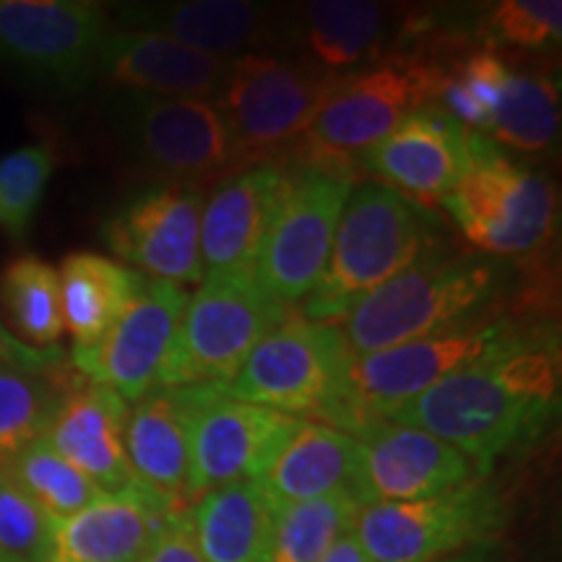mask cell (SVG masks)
<instances>
[{
  "label": "cell",
  "instance_id": "obj_1",
  "mask_svg": "<svg viewBox=\"0 0 562 562\" xmlns=\"http://www.w3.org/2000/svg\"><path fill=\"white\" fill-rule=\"evenodd\" d=\"M558 398L560 347L544 331L524 347L442 378L389 419L446 440L472 461L476 476H487L501 456L547 430Z\"/></svg>",
  "mask_w": 562,
  "mask_h": 562
},
{
  "label": "cell",
  "instance_id": "obj_2",
  "mask_svg": "<svg viewBox=\"0 0 562 562\" xmlns=\"http://www.w3.org/2000/svg\"><path fill=\"white\" fill-rule=\"evenodd\" d=\"M505 281V266L490 256L451 252L438 245L357 302L336 328L351 355L427 339L480 321Z\"/></svg>",
  "mask_w": 562,
  "mask_h": 562
},
{
  "label": "cell",
  "instance_id": "obj_3",
  "mask_svg": "<svg viewBox=\"0 0 562 562\" xmlns=\"http://www.w3.org/2000/svg\"><path fill=\"white\" fill-rule=\"evenodd\" d=\"M438 245V222L427 206L383 182H357L336 224L323 279L300 313L307 321L339 326L357 302Z\"/></svg>",
  "mask_w": 562,
  "mask_h": 562
},
{
  "label": "cell",
  "instance_id": "obj_4",
  "mask_svg": "<svg viewBox=\"0 0 562 562\" xmlns=\"http://www.w3.org/2000/svg\"><path fill=\"white\" fill-rule=\"evenodd\" d=\"M448 70L419 53H389L341 76L292 154L300 170L357 180V159L412 115L435 104Z\"/></svg>",
  "mask_w": 562,
  "mask_h": 562
},
{
  "label": "cell",
  "instance_id": "obj_5",
  "mask_svg": "<svg viewBox=\"0 0 562 562\" xmlns=\"http://www.w3.org/2000/svg\"><path fill=\"white\" fill-rule=\"evenodd\" d=\"M349 362L351 351L339 328L307 321L297 307H290L284 321L258 341L240 372L220 391L355 435Z\"/></svg>",
  "mask_w": 562,
  "mask_h": 562
},
{
  "label": "cell",
  "instance_id": "obj_6",
  "mask_svg": "<svg viewBox=\"0 0 562 562\" xmlns=\"http://www.w3.org/2000/svg\"><path fill=\"white\" fill-rule=\"evenodd\" d=\"M286 313L290 307L273 302L252 271L203 277L199 292L186 302L157 385L224 389Z\"/></svg>",
  "mask_w": 562,
  "mask_h": 562
},
{
  "label": "cell",
  "instance_id": "obj_7",
  "mask_svg": "<svg viewBox=\"0 0 562 562\" xmlns=\"http://www.w3.org/2000/svg\"><path fill=\"white\" fill-rule=\"evenodd\" d=\"M339 81L341 76L307 58L269 53L235 58L216 108L227 123L237 170L271 165V157L292 154Z\"/></svg>",
  "mask_w": 562,
  "mask_h": 562
},
{
  "label": "cell",
  "instance_id": "obj_8",
  "mask_svg": "<svg viewBox=\"0 0 562 562\" xmlns=\"http://www.w3.org/2000/svg\"><path fill=\"white\" fill-rule=\"evenodd\" d=\"M440 206L476 250L495 258L542 250L558 214L552 182L505 157L480 131H472L467 170Z\"/></svg>",
  "mask_w": 562,
  "mask_h": 562
},
{
  "label": "cell",
  "instance_id": "obj_9",
  "mask_svg": "<svg viewBox=\"0 0 562 562\" xmlns=\"http://www.w3.org/2000/svg\"><path fill=\"white\" fill-rule=\"evenodd\" d=\"M539 334L544 331L513 321H472L427 339L370 355H351L347 381L357 430L372 419L393 417L442 378L487 357L524 347Z\"/></svg>",
  "mask_w": 562,
  "mask_h": 562
},
{
  "label": "cell",
  "instance_id": "obj_10",
  "mask_svg": "<svg viewBox=\"0 0 562 562\" xmlns=\"http://www.w3.org/2000/svg\"><path fill=\"white\" fill-rule=\"evenodd\" d=\"M505 524V495L484 476H474L419 501L360 508L351 537L372 562H438L492 544Z\"/></svg>",
  "mask_w": 562,
  "mask_h": 562
},
{
  "label": "cell",
  "instance_id": "obj_11",
  "mask_svg": "<svg viewBox=\"0 0 562 562\" xmlns=\"http://www.w3.org/2000/svg\"><path fill=\"white\" fill-rule=\"evenodd\" d=\"M351 188V180L318 170L290 175V188L252 263V277L273 302L294 307L318 286Z\"/></svg>",
  "mask_w": 562,
  "mask_h": 562
},
{
  "label": "cell",
  "instance_id": "obj_12",
  "mask_svg": "<svg viewBox=\"0 0 562 562\" xmlns=\"http://www.w3.org/2000/svg\"><path fill=\"white\" fill-rule=\"evenodd\" d=\"M108 32V13L89 0H0V63L42 87H87Z\"/></svg>",
  "mask_w": 562,
  "mask_h": 562
},
{
  "label": "cell",
  "instance_id": "obj_13",
  "mask_svg": "<svg viewBox=\"0 0 562 562\" xmlns=\"http://www.w3.org/2000/svg\"><path fill=\"white\" fill-rule=\"evenodd\" d=\"M186 393L191 501L227 484L261 480L300 425V417L240 402L211 385Z\"/></svg>",
  "mask_w": 562,
  "mask_h": 562
},
{
  "label": "cell",
  "instance_id": "obj_14",
  "mask_svg": "<svg viewBox=\"0 0 562 562\" xmlns=\"http://www.w3.org/2000/svg\"><path fill=\"white\" fill-rule=\"evenodd\" d=\"M203 201V188L172 182L140 191L104 222V243L140 277L175 286L199 284Z\"/></svg>",
  "mask_w": 562,
  "mask_h": 562
},
{
  "label": "cell",
  "instance_id": "obj_15",
  "mask_svg": "<svg viewBox=\"0 0 562 562\" xmlns=\"http://www.w3.org/2000/svg\"><path fill=\"white\" fill-rule=\"evenodd\" d=\"M186 302L188 292L182 286L140 277L121 318L94 347L74 349L70 364L89 383L115 391L125 404H136L157 389Z\"/></svg>",
  "mask_w": 562,
  "mask_h": 562
},
{
  "label": "cell",
  "instance_id": "obj_16",
  "mask_svg": "<svg viewBox=\"0 0 562 562\" xmlns=\"http://www.w3.org/2000/svg\"><path fill=\"white\" fill-rule=\"evenodd\" d=\"M357 442L355 501L360 508L438 495L474 480L467 456L446 440L393 419H372L351 435Z\"/></svg>",
  "mask_w": 562,
  "mask_h": 562
},
{
  "label": "cell",
  "instance_id": "obj_17",
  "mask_svg": "<svg viewBox=\"0 0 562 562\" xmlns=\"http://www.w3.org/2000/svg\"><path fill=\"white\" fill-rule=\"evenodd\" d=\"M131 136L140 159L172 186L203 188L237 170L227 123L214 102L133 97Z\"/></svg>",
  "mask_w": 562,
  "mask_h": 562
},
{
  "label": "cell",
  "instance_id": "obj_18",
  "mask_svg": "<svg viewBox=\"0 0 562 562\" xmlns=\"http://www.w3.org/2000/svg\"><path fill=\"white\" fill-rule=\"evenodd\" d=\"M472 131L438 104L414 110L383 140L357 159V172L372 175L419 206L440 203L467 170Z\"/></svg>",
  "mask_w": 562,
  "mask_h": 562
},
{
  "label": "cell",
  "instance_id": "obj_19",
  "mask_svg": "<svg viewBox=\"0 0 562 562\" xmlns=\"http://www.w3.org/2000/svg\"><path fill=\"white\" fill-rule=\"evenodd\" d=\"M235 58H216L165 34L110 30L97 58V74L133 97L220 102Z\"/></svg>",
  "mask_w": 562,
  "mask_h": 562
},
{
  "label": "cell",
  "instance_id": "obj_20",
  "mask_svg": "<svg viewBox=\"0 0 562 562\" xmlns=\"http://www.w3.org/2000/svg\"><path fill=\"white\" fill-rule=\"evenodd\" d=\"M286 188H290V172L273 161L245 167L220 180V186L203 201V277L252 271Z\"/></svg>",
  "mask_w": 562,
  "mask_h": 562
},
{
  "label": "cell",
  "instance_id": "obj_21",
  "mask_svg": "<svg viewBox=\"0 0 562 562\" xmlns=\"http://www.w3.org/2000/svg\"><path fill=\"white\" fill-rule=\"evenodd\" d=\"M123 30L165 34L216 58L263 53L279 37V13L248 0H178L138 3L117 11Z\"/></svg>",
  "mask_w": 562,
  "mask_h": 562
},
{
  "label": "cell",
  "instance_id": "obj_22",
  "mask_svg": "<svg viewBox=\"0 0 562 562\" xmlns=\"http://www.w3.org/2000/svg\"><path fill=\"white\" fill-rule=\"evenodd\" d=\"M172 513L178 510L138 484L102 495L53 521L45 562H140Z\"/></svg>",
  "mask_w": 562,
  "mask_h": 562
},
{
  "label": "cell",
  "instance_id": "obj_23",
  "mask_svg": "<svg viewBox=\"0 0 562 562\" xmlns=\"http://www.w3.org/2000/svg\"><path fill=\"white\" fill-rule=\"evenodd\" d=\"M131 406L87 378L74 385L55 409L42 438L89 476L104 495L136 484L125 456V425Z\"/></svg>",
  "mask_w": 562,
  "mask_h": 562
},
{
  "label": "cell",
  "instance_id": "obj_24",
  "mask_svg": "<svg viewBox=\"0 0 562 562\" xmlns=\"http://www.w3.org/2000/svg\"><path fill=\"white\" fill-rule=\"evenodd\" d=\"M125 456L133 480L159 501L182 510L191 505L186 389H151L128 412Z\"/></svg>",
  "mask_w": 562,
  "mask_h": 562
},
{
  "label": "cell",
  "instance_id": "obj_25",
  "mask_svg": "<svg viewBox=\"0 0 562 562\" xmlns=\"http://www.w3.org/2000/svg\"><path fill=\"white\" fill-rule=\"evenodd\" d=\"M355 438L313 419H300L277 459L258 480L277 510L328 495H349L355 501Z\"/></svg>",
  "mask_w": 562,
  "mask_h": 562
},
{
  "label": "cell",
  "instance_id": "obj_26",
  "mask_svg": "<svg viewBox=\"0 0 562 562\" xmlns=\"http://www.w3.org/2000/svg\"><path fill=\"white\" fill-rule=\"evenodd\" d=\"M188 516L206 562H271L277 508L258 482L211 490L188 505Z\"/></svg>",
  "mask_w": 562,
  "mask_h": 562
},
{
  "label": "cell",
  "instance_id": "obj_27",
  "mask_svg": "<svg viewBox=\"0 0 562 562\" xmlns=\"http://www.w3.org/2000/svg\"><path fill=\"white\" fill-rule=\"evenodd\" d=\"M58 281L63 328L74 339V349H89L128 307L140 273L100 252L76 250L63 258Z\"/></svg>",
  "mask_w": 562,
  "mask_h": 562
},
{
  "label": "cell",
  "instance_id": "obj_28",
  "mask_svg": "<svg viewBox=\"0 0 562 562\" xmlns=\"http://www.w3.org/2000/svg\"><path fill=\"white\" fill-rule=\"evenodd\" d=\"M393 11L370 0H315L302 5V37L315 66L334 76L355 74L362 63L385 58Z\"/></svg>",
  "mask_w": 562,
  "mask_h": 562
},
{
  "label": "cell",
  "instance_id": "obj_29",
  "mask_svg": "<svg viewBox=\"0 0 562 562\" xmlns=\"http://www.w3.org/2000/svg\"><path fill=\"white\" fill-rule=\"evenodd\" d=\"M0 311L19 341L34 349L58 347L66 334L58 269L37 256L13 258L0 271Z\"/></svg>",
  "mask_w": 562,
  "mask_h": 562
},
{
  "label": "cell",
  "instance_id": "obj_30",
  "mask_svg": "<svg viewBox=\"0 0 562 562\" xmlns=\"http://www.w3.org/2000/svg\"><path fill=\"white\" fill-rule=\"evenodd\" d=\"M74 364L55 370H0V463L42 438L63 396L81 381Z\"/></svg>",
  "mask_w": 562,
  "mask_h": 562
},
{
  "label": "cell",
  "instance_id": "obj_31",
  "mask_svg": "<svg viewBox=\"0 0 562 562\" xmlns=\"http://www.w3.org/2000/svg\"><path fill=\"white\" fill-rule=\"evenodd\" d=\"M560 133V83L550 74L508 76L484 136L521 154L550 149Z\"/></svg>",
  "mask_w": 562,
  "mask_h": 562
},
{
  "label": "cell",
  "instance_id": "obj_32",
  "mask_svg": "<svg viewBox=\"0 0 562 562\" xmlns=\"http://www.w3.org/2000/svg\"><path fill=\"white\" fill-rule=\"evenodd\" d=\"M19 482V487L40 505L53 521L74 516L104 492L79 472L74 463L63 459L45 438H37L13 456L11 461L0 463Z\"/></svg>",
  "mask_w": 562,
  "mask_h": 562
},
{
  "label": "cell",
  "instance_id": "obj_33",
  "mask_svg": "<svg viewBox=\"0 0 562 562\" xmlns=\"http://www.w3.org/2000/svg\"><path fill=\"white\" fill-rule=\"evenodd\" d=\"M360 505L349 495H328L277 510L271 562H321L355 529Z\"/></svg>",
  "mask_w": 562,
  "mask_h": 562
},
{
  "label": "cell",
  "instance_id": "obj_34",
  "mask_svg": "<svg viewBox=\"0 0 562 562\" xmlns=\"http://www.w3.org/2000/svg\"><path fill=\"white\" fill-rule=\"evenodd\" d=\"M50 175L53 151L42 144L21 146L0 157V229L5 235H26Z\"/></svg>",
  "mask_w": 562,
  "mask_h": 562
},
{
  "label": "cell",
  "instance_id": "obj_35",
  "mask_svg": "<svg viewBox=\"0 0 562 562\" xmlns=\"http://www.w3.org/2000/svg\"><path fill=\"white\" fill-rule=\"evenodd\" d=\"M53 518L0 467V560L45 562Z\"/></svg>",
  "mask_w": 562,
  "mask_h": 562
},
{
  "label": "cell",
  "instance_id": "obj_36",
  "mask_svg": "<svg viewBox=\"0 0 562 562\" xmlns=\"http://www.w3.org/2000/svg\"><path fill=\"white\" fill-rule=\"evenodd\" d=\"M484 34L492 45L513 50H544L562 37L560 0H503L484 16Z\"/></svg>",
  "mask_w": 562,
  "mask_h": 562
},
{
  "label": "cell",
  "instance_id": "obj_37",
  "mask_svg": "<svg viewBox=\"0 0 562 562\" xmlns=\"http://www.w3.org/2000/svg\"><path fill=\"white\" fill-rule=\"evenodd\" d=\"M451 74L463 83V87H467L469 94H472L492 117V110L497 108V100H501L505 83H508V76H510V68L505 66L501 55L492 50L469 53L467 58L456 66V70H451Z\"/></svg>",
  "mask_w": 562,
  "mask_h": 562
},
{
  "label": "cell",
  "instance_id": "obj_38",
  "mask_svg": "<svg viewBox=\"0 0 562 562\" xmlns=\"http://www.w3.org/2000/svg\"><path fill=\"white\" fill-rule=\"evenodd\" d=\"M140 562H206L195 542L188 508L172 513Z\"/></svg>",
  "mask_w": 562,
  "mask_h": 562
},
{
  "label": "cell",
  "instance_id": "obj_39",
  "mask_svg": "<svg viewBox=\"0 0 562 562\" xmlns=\"http://www.w3.org/2000/svg\"><path fill=\"white\" fill-rule=\"evenodd\" d=\"M60 364H66L60 347L34 349L19 341L0 315V370H55Z\"/></svg>",
  "mask_w": 562,
  "mask_h": 562
},
{
  "label": "cell",
  "instance_id": "obj_40",
  "mask_svg": "<svg viewBox=\"0 0 562 562\" xmlns=\"http://www.w3.org/2000/svg\"><path fill=\"white\" fill-rule=\"evenodd\" d=\"M321 562H372V560L368 558V554H364L360 542H357V539L351 537V531H349L347 537H341L339 542H336L331 550H328V554Z\"/></svg>",
  "mask_w": 562,
  "mask_h": 562
},
{
  "label": "cell",
  "instance_id": "obj_41",
  "mask_svg": "<svg viewBox=\"0 0 562 562\" xmlns=\"http://www.w3.org/2000/svg\"><path fill=\"white\" fill-rule=\"evenodd\" d=\"M438 562H501V558H497L495 544H482V547H474V550L451 554V558L438 560Z\"/></svg>",
  "mask_w": 562,
  "mask_h": 562
},
{
  "label": "cell",
  "instance_id": "obj_42",
  "mask_svg": "<svg viewBox=\"0 0 562 562\" xmlns=\"http://www.w3.org/2000/svg\"><path fill=\"white\" fill-rule=\"evenodd\" d=\"M0 562H9V560H0Z\"/></svg>",
  "mask_w": 562,
  "mask_h": 562
}]
</instances>
